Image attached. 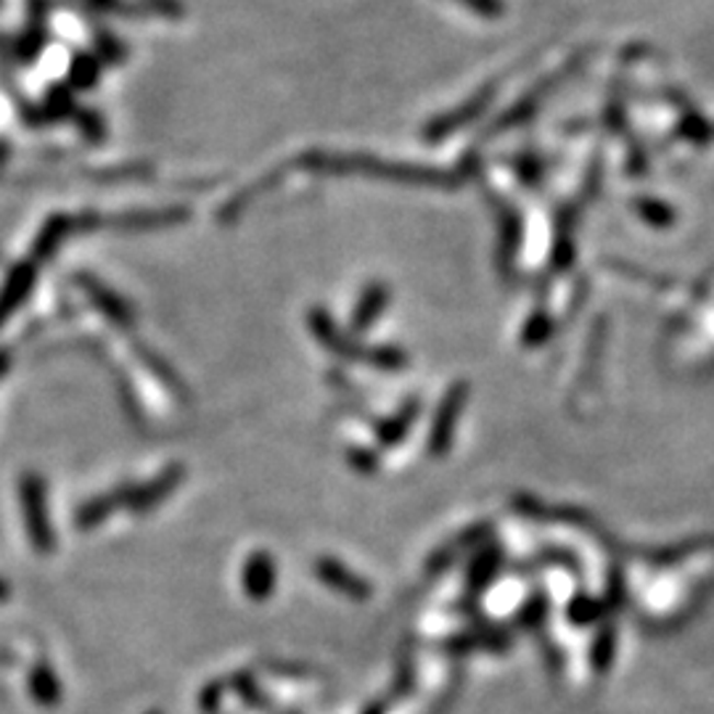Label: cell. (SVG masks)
I'll list each match as a JSON object with an SVG mask.
<instances>
[{"mask_svg": "<svg viewBox=\"0 0 714 714\" xmlns=\"http://www.w3.org/2000/svg\"><path fill=\"white\" fill-rule=\"evenodd\" d=\"M11 363H14V352L9 347H0V376L11 369Z\"/></svg>", "mask_w": 714, "mask_h": 714, "instance_id": "11", "label": "cell"}, {"mask_svg": "<svg viewBox=\"0 0 714 714\" xmlns=\"http://www.w3.org/2000/svg\"><path fill=\"white\" fill-rule=\"evenodd\" d=\"M19 498H22V517L27 526L30 545L37 553L56 548V532L48 519V500H45V481L41 474H24L19 479Z\"/></svg>", "mask_w": 714, "mask_h": 714, "instance_id": "1", "label": "cell"}, {"mask_svg": "<svg viewBox=\"0 0 714 714\" xmlns=\"http://www.w3.org/2000/svg\"><path fill=\"white\" fill-rule=\"evenodd\" d=\"M131 495H133V487H122V490H114L109 495H101V498L88 500V503L77 508L75 524L80 526V530H93V526L104 524L117 508L131 503Z\"/></svg>", "mask_w": 714, "mask_h": 714, "instance_id": "4", "label": "cell"}, {"mask_svg": "<svg viewBox=\"0 0 714 714\" xmlns=\"http://www.w3.org/2000/svg\"><path fill=\"white\" fill-rule=\"evenodd\" d=\"M180 217H185V212L180 209H170V212H133V215H125L120 217V220H114L117 228H159V225H170V223H178Z\"/></svg>", "mask_w": 714, "mask_h": 714, "instance_id": "9", "label": "cell"}, {"mask_svg": "<svg viewBox=\"0 0 714 714\" xmlns=\"http://www.w3.org/2000/svg\"><path fill=\"white\" fill-rule=\"evenodd\" d=\"M82 220H86V217H69V215L50 217V220L41 228V234H37L35 243H32V260L43 262L48 260V257H54L59 252L64 238L86 228Z\"/></svg>", "mask_w": 714, "mask_h": 714, "instance_id": "3", "label": "cell"}, {"mask_svg": "<svg viewBox=\"0 0 714 714\" xmlns=\"http://www.w3.org/2000/svg\"><path fill=\"white\" fill-rule=\"evenodd\" d=\"M180 474H183L180 468H172V472L159 476V479H154V481H149V485L138 487V490H133L131 503H127V506H131L133 511H149V508L157 506L159 500H162L165 495L178 485V479H183Z\"/></svg>", "mask_w": 714, "mask_h": 714, "instance_id": "7", "label": "cell"}, {"mask_svg": "<svg viewBox=\"0 0 714 714\" xmlns=\"http://www.w3.org/2000/svg\"><path fill=\"white\" fill-rule=\"evenodd\" d=\"M30 696L35 699V704L54 710L61 701V680L59 675L50 670L48 665L32 667L30 672Z\"/></svg>", "mask_w": 714, "mask_h": 714, "instance_id": "6", "label": "cell"}, {"mask_svg": "<svg viewBox=\"0 0 714 714\" xmlns=\"http://www.w3.org/2000/svg\"><path fill=\"white\" fill-rule=\"evenodd\" d=\"M99 82V56L77 54L69 64V86L75 90H88Z\"/></svg>", "mask_w": 714, "mask_h": 714, "instance_id": "8", "label": "cell"}, {"mask_svg": "<svg viewBox=\"0 0 714 714\" xmlns=\"http://www.w3.org/2000/svg\"><path fill=\"white\" fill-rule=\"evenodd\" d=\"M77 283H80L82 292L88 294L90 302H93V305L99 307L106 318H112L114 324H120V326L133 324V310L127 307V302L122 299L120 294L109 292L104 283L90 279V275H77Z\"/></svg>", "mask_w": 714, "mask_h": 714, "instance_id": "5", "label": "cell"}, {"mask_svg": "<svg viewBox=\"0 0 714 714\" xmlns=\"http://www.w3.org/2000/svg\"><path fill=\"white\" fill-rule=\"evenodd\" d=\"M95 3H101V5H104V3H112V0H95Z\"/></svg>", "mask_w": 714, "mask_h": 714, "instance_id": "13", "label": "cell"}, {"mask_svg": "<svg viewBox=\"0 0 714 714\" xmlns=\"http://www.w3.org/2000/svg\"><path fill=\"white\" fill-rule=\"evenodd\" d=\"M37 281V262H19V265L11 270L9 279H5L3 288H0V326L14 315L19 307L24 305V299L30 297L32 288H35Z\"/></svg>", "mask_w": 714, "mask_h": 714, "instance_id": "2", "label": "cell"}, {"mask_svg": "<svg viewBox=\"0 0 714 714\" xmlns=\"http://www.w3.org/2000/svg\"><path fill=\"white\" fill-rule=\"evenodd\" d=\"M11 596V588H9V582L5 580H0V601H5V598Z\"/></svg>", "mask_w": 714, "mask_h": 714, "instance_id": "12", "label": "cell"}, {"mask_svg": "<svg viewBox=\"0 0 714 714\" xmlns=\"http://www.w3.org/2000/svg\"><path fill=\"white\" fill-rule=\"evenodd\" d=\"M77 122H80L82 133H86V138H88V140H101V138H104V127H101L99 114L82 112L80 117H77Z\"/></svg>", "mask_w": 714, "mask_h": 714, "instance_id": "10", "label": "cell"}]
</instances>
